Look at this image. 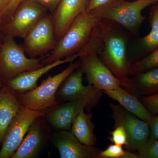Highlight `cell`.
I'll list each match as a JSON object with an SVG mask.
<instances>
[{"label": "cell", "instance_id": "28", "mask_svg": "<svg viewBox=\"0 0 158 158\" xmlns=\"http://www.w3.org/2000/svg\"><path fill=\"white\" fill-rule=\"evenodd\" d=\"M150 133L148 141L158 140V115H154L149 123Z\"/></svg>", "mask_w": 158, "mask_h": 158}, {"label": "cell", "instance_id": "9", "mask_svg": "<svg viewBox=\"0 0 158 158\" xmlns=\"http://www.w3.org/2000/svg\"><path fill=\"white\" fill-rule=\"evenodd\" d=\"M45 112V110L38 111L22 106L6 131L0 148V158H11L33 123L44 116Z\"/></svg>", "mask_w": 158, "mask_h": 158}, {"label": "cell", "instance_id": "11", "mask_svg": "<svg viewBox=\"0 0 158 158\" xmlns=\"http://www.w3.org/2000/svg\"><path fill=\"white\" fill-rule=\"evenodd\" d=\"M48 11L37 0H23L8 23V35L24 38L31 28L47 14Z\"/></svg>", "mask_w": 158, "mask_h": 158}, {"label": "cell", "instance_id": "4", "mask_svg": "<svg viewBox=\"0 0 158 158\" xmlns=\"http://www.w3.org/2000/svg\"><path fill=\"white\" fill-rule=\"evenodd\" d=\"M154 0L111 1L94 11L102 19L117 24L132 35H136L146 17L142 11L156 4Z\"/></svg>", "mask_w": 158, "mask_h": 158}, {"label": "cell", "instance_id": "10", "mask_svg": "<svg viewBox=\"0 0 158 158\" xmlns=\"http://www.w3.org/2000/svg\"><path fill=\"white\" fill-rule=\"evenodd\" d=\"M83 74V71L79 67L64 80L57 91L56 97L58 102L59 100L62 102L85 100L89 102L94 108L98 104L104 93L103 90L90 84L88 86H84Z\"/></svg>", "mask_w": 158, "mask_h": 158}, {"label": "cell", "instance_id": "32", "mask_svg": "<svg viewBox=\"0 0 158 158\" xmlns=\"http://www.w3.org/2000/svg\"><path fill=\"white\" fill-rule=\"evenodd\" d=\"M111 1H127V0H111ZM154 1H156V2H158V0H154Z\"/></svg>", "mask_w": 158, "mask_h": 158}, {"label": "cell", "instance_id": "6", "mask_svg": "<svg viewBox=\"0 0 158 158\" xmlns=\"http://www.w3.org/2000/svg\"><path fill=\"white\" fill-rule=\"evenodd\" d=\"M23 47L8 35L0 42V79L5 83L19 74L44 65L42 58H27Z\"/></svg>", "mask_w": 158, "mask_h": 158}, {"label": "cell", "instance_id": "30", "mask_svg": "<svg viewBox=\"0 0 158 158\" xmlns=\"http://www.w3.org/2000/svg\"><path fill=\"white\" fill-rule=\"evenodd\" d=\"M44 6L48 10L53 12L61 0H37Z\"/></svg>", "mask_w": 158, "mask_h": 158}, {"label": "cell", "instance_id": "14", "mask_svg": "<svg viewBox=\"0 0 158 158\" xmlns=\"http://www.w3.org/2000/svg\"><path fill=\"white\" fill-rule=\"evenodd\" d=\"M51 140L60 158H102L98 148L82 144L70 131H58L52 135Z\"/></svg>", "mask_w": 158, "mask_h": 158}, {"label": "cell", "instance_id": "22", "mask_svg": "<svg viewBox=\"0 0 158 158\" xmlns=\"http://www.w3.org/2000/svg\"><path fill=\"white\" fill-rule=\"evenodd\" d=\"M158 67V48L146 56L131 64L129 70V77Z\"/></svg>", "mask_w": 158, "mask_h": 158}, {"label": "cell", "instance_id": "23", "mask_svg": "<svg viewBox=\"0 0 158 158\" xmlns=\"http://www.w3.org/2000/svg\"><path fill=\"white\" fill-rule=\"evenodd\" d=\"M99 155L102 158H138V154L124 150L122 146L115 144H110L104 150L100 151Z\"/></svg>", "mask_w": 158, "mask_h": 158}, {"label": "cell", "instance_id": "3", "mask_svg": "<svg viewBox=\"0 0 158 158\" xmlns=\"http://www.w3.org/2000/svg\"><path fill=\"white\" fill-rule=\"evenodd\" d=\"M100 43L99 32L94 31L87 44L78 52L80 67L90 85L103 91L117 89L121 87L120 80L114 76L98 54Z\"/></svg>", "mask_w": 158, "mask_h": 158}, {"label": "cell", "instance_id": "31", "mask_svg": "<svg viewBox=\"0 0 158 158\" xmlns=\"http://www.w3.org/2000/svg\"><path fill=\"white\" fill-rule=\"evenodd\" d=\"M11 1V0H0V17L1 19L3 12Z\"/></svg>", "mask_w": 158, "mask_h": 158}, {"label": "cell", "instance_id": "8", "mask_svg": "<svg viewBox=\"0 0 158 158\" xmlns=\"http://www.w3.org/2000/svg\"><path fill=\"white\" fill-rule=\"evenodd\" d=\"M23 48L31 58L43 56L50 52L57 43L52 14H47L24 37Z\"/></svg>", "mask_w": 158, "mask_h": 158}, {"label": "cell", "instance_id": "13", "mask_svg": "<svg viewBox=\"0 0 158 158\" xmlns=\"http://www.w3.org/2000/svg\"><path fill=\"white\" fill-rule=\"evenodd\" d=\"M47 123L44 116L37 118L11 158H35L38 156L49 137Z\"/></svg>", "mask_w": 158, "mask_h": 158}, {"label": "cell", "instance_id": "5", "mask_svg": "<svg viewBox=\"0 0 158 158\" xmlns=\"http://www.w3.org/2000/svg\"><path fill=\"white\" fill-rule=\"evenodd\" d=\"M80 66L79 61L72 62L60 73L48 77L32 90L16 95L21 106L32 110L44 111L59 103L57 91L62 82Z\"/></svg>", "mask_w": 158, "mask_h": 158}, {"label": "cell", "instance_id": "26", "mask_svg": "<svg viewBox=\"0 0 158 158\" xmlns=\"http://www.w3.org/2000/svg\"><path fill=\"white\" fill-rule=\"evenodd\" d=\"M144 106L153 115H158V93L138 98Z\"/></svg>", "mask_w": 158, "mask_h": 158}, {"label": "cell", "instance_id": "24", "mask_svg": "<svg viewBox=\"0 0 158 158\" xmlns=\"http://www.w3.org/2000/svg\"><path fill=\"white\" fill-rule=\"evenodd\" d=\"M137 154L138 158H158V140L148 141Z\"/></svg>", "mask_w": 158, "mask_h": 158}, {"label": "cell", "instance_id": "12", "mask_svg": "<svg viewBox=\"0 0 158 158\" xmlns=\"http://www.w3.org/2000/svg\"><path fill=\"white\" fill-rule=\"evenodd\" d=\"M89 102L76 100L59 103L45 110L44 118L50 126L58 131H70L72 125L82 110L93 108Z\"/></svg>", "mask_w": 158, "mask_h": 158}, {"label": "cell", "instance_id": "17", "mask_svg": "<svg viewBox=\"0 0 158 158\" xmlns=\"http://www.w3.org/2000/svg\"><path fill=\"white\" fill-rule=\"evenodd\" d=\"M120 86L137 97L158 93V67L120 81Z\"/></svg>", "mask_w": 158, "mask_h": 158}, {"label": "cell", "instance_id": "29", "mask_svg": "<svg viewBox=\"0 0 158 158\" xmlns=\"http://www.w3.org/2000/svg\"><path fill=\"white\" fill-rule=\"evenodd\" d=\"M111 1V0H90L86 11L88 12L94 11L110 2Z\"/></svg>", "mask_w": 158, "mask_h": 158}, {"label": "cell", "instance_id": "7", "mask_svg": "<svg viewBox=\"0 0 158 158\" xmlns=\"http://www.w3.org/2000/svg\"><path fill=\"white\" fill-rule=\"evenodd\" d=\"M109 105L112 110L111 117L114 120V127L121 126L127 134V144L125 148L128 151L138 152L149 139V123L130 113L120 104Z\"/></svg>", "mask_w": 158, "mask_h": 158}, {"label": "cell", "instance_id": "15", "mask_svg": "<svg viewBox=\"0 0 158 158\" xmlns=\"http://www.w3.org/2000/svg\"><path fill=\"white\" fill-rule=\"evenodd\" d=\"M79 57V54L77 53L40 68L22 73L6 83V85L15 95L26 93L36 88L39 79L49 71L64 63L73 62Z\"/></svg>", "mask_w": 158, "mask_h": 158}, {"label": "cell", "instance_id": "19", "mask_svg": "<svg viewBox=\"0 0 158 158\" xmlns=\"http://www.w3.org/2000/svg\"><path fill=\"white\" fill-rule=\"evenodd\" d=\"M103 92L108 97L116 101L130 113L149 124L154 115L144 106L138 97L128 92L121 87Z\"/></svg>", "mask_w": 158, "mask_h": 158}, {"label": "cell", "instance_id": "20", "mask_svg": "<svg viewBox=\"0 0 158 158\" xmlns=\"http://www.w3.org/2000/svg\"><path fill=\"white\" fill-rule=\"evenodd\" d=\"M149 23L151 31L149 34L139 40L136 51L137 56L134 62L158 48V5L156 4L154 5L151 9Z\"/></svg>", "mask_w": 158, "mask_h": 158}, {"label": "cell", "instance_id": "2", "mask_svg": "<svg viewBox=\"0 0 158 158\" xmlns=\"http://www.w3.org/2000/svg\"><path fill=\"white\" fill-rule=\"evenodd\" d=\"M102 19L94 11H87L77 16L49 54L42 58L44 65L71 56L87 44L94 29Z\"/></svg>", "mask_w": 158, "mask_h": 158}, {"label": "cell", "instance_id": "18", "mask_svg": "<svg viewBox=\"0 0 158 158\" xmlns=\"http://www.w3.org/2000/svg\"><path fill=\"white\" fill-rule=\"evenodd\" d=\"M22 106L6 85L0 86V147L7 129Z\"/></svg>", "mask_w": 158, "mask_h": 158}, {"label": "cell", "instance_id": "34", "mask_svg": "<svg viewBox=\"0 0 158 158\" xmlns=\"http://www.w3.org/2000/svg\"><path fill=\"white\" fill-rule=\"evenodd\" d=\"M0 86H1V85H0Z\"/></svg>", "mask_w": 158, "mask_h": 158}, {"label": "cell", "instance_id": "21", "mask_svg": "<svg viewBox=\"0 0 158 158\" xmlns=\"http://www.w3.org/2000/svg\"><path fill=\"white\" fill-rule=\"evenodd\" d=\"M92 118V113L82 110L74 120L70 131L81 143L87 146H94L97 141Z\"/></svg>", "mask_w": 158, "mask_h": 158}, {"label": "cell", "instance_id": "16", "mask_svg": "<svg viewBox=\"0 0 158 158\" xmlns=\"http://www.w3.org/2000/svg\"><path fill=\"white\" fill-rule=\"evenodd\" d=\"M90 0H61L52 15L57 42L62 38L73 19L86 11Z\"/></svg>", "mask_w": 158, "mask_h": 158}, {"label": "cell", "instance_id": "1", "mask_svg": "<svg viewBox=\"0 0 158 158\" xmlns=\"http://www.w3.org/2000/svg\"><path fill=\"white\" fill-rule=\"evenodd\" d=\"M117 24L102 19L98 24L101 43L98 54L102 61L120 81L128 78L127 37Z\"/></svg>", "mask_w": 158, "mask_h": 158}, {"label": "cell", "instance_id": "25", "mask_svg": "<svg viewBox=\"0 0 158 158\" xmlns=\"http://www.w3.org/2000/svg\"><path fill=\"white\" fill-rule=\"evenodd\" d=\"M111 137L109 139L113 144L125 146L127 144V135L124 128L121 126L114 127L113 131L110 132Z\"/></svg>", "mask_w": 158, "mask_h": 158}, {"label": "cell", "instance_id": "27", "mask_svg": "<svg viewBox=\"0 0 158 158\" xmlns=\"http://www.w3.org/2000/svg\"><path fill=\"white\" fill-rule=\"evenodd\" d=\"M22 1L23 0H11L10 1L9 5L5 9L2 15V18L3 21L10 20L11 19L18 6Z\"/></svg>", "mask_w": 158, "mask_h": 158}, {"label": "cell", "instance_id": "33", "mask_svg": "<svg viewBox=\"0 0 158 158\" xmlns=\"http://www.w3.org/2000/svg\"><path fill=\"white\" fill-rule=\"evenodd\" d=\"M2 19H1V18L0 17V24L2 23Z\"/></svg>", "mask_w": 158, "mask_h": 158}]
</instances>
